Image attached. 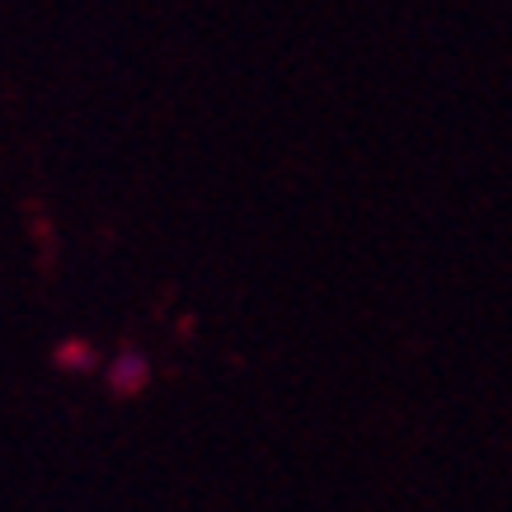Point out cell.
<instances>
[{
    "label": "cell",
    "instance_id": "obj_1",
    "mask_svg": "<svg viewBox=\"0 0 512 512\" xmlns=\"http://www.w3.org/2000/svg\"><path fill=\"white\" fill-rule=\"evenodd\" d=\"M141 376H146V367H141V362H137V357H127V362H123V367H113V381H123V386H127V390H132V386H137V381H141Z\"/></svg>",
    "mask_w": 512,
    "mask_h": 512
}]
</instances>
